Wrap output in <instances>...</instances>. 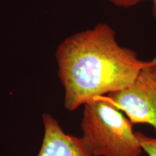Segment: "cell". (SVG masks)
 <instances>
[{"label":"cell","mask_w":156,"mask_h":156,"mask_svg":"<svg viewBox=\"0 0 156 156\" xmlns=\"http://www.w3.org/2000/svg\"><path fill=\"white\" fill-rule=\"evenodd\" d=\"M106 96L132 124H148L156 132V58L142 68L132 85Z\"/></svg>","instance_id":"3"},{"label":"cell","mask_w":156,"mask_h":156,"mask_svg":"<svg viewBox=\"0 0 156 156\" xmlns=\"http://www.w3.org/2000/svg\"><path fill=\"white\" fill-rule=\"evenodd\" d=\"M106 1L112 3L113 5H116L117 7L128 8V7H132L139 5L143 2L151 1V0H106Z\"/></svg>","instance_id":"6"},{"label":"cell","mask_w":156,"mask_h":156,"mask_svg":"<svg viewBox=\"0 0 156 156\" xmlns=\"http://www.w3.org/2000/svg\"><path fill=\"white\" fill-rule=\"evenodd\" d=\"M42 119L44 134L37 156H93L81 137L65 133L51 115L44 114Z\"/></svg>","instance_id":"4"},{"label":"cell","mask_w":156,"mask_h":156,"mask_svg":"<svg viewBox=\"0 0 156 156\" xmlns=\"http://www.w3.org/2000/svg\"><path fill=\"white\" fill-rule=\"evenodd\" d=\"M81 139L93 156H141L133 124L106 95L84 104Z\"/></svg>","instance_id":"2"},{"label":"cell","mask_w":156,"mask_h":156,"mask_svg":"<svg viewBox=\"0 0 156 156\" xmlns=\"http://www.w3.org/2000/svg\"><path fill=\"white\" fill-rule=\"evenodd\" d=\"M56 58L64 106L70 112L129 87L150 62L121 46L114 29L102 23L64 39L56 48Z\"/></svg>","instance_id":"1"},{"label":"cell","mask_w":156,"mask_h":156,"mask_svg":"<svg viewBox=\"0 0 156 156\" xmlns=\"http://www.w3.org/2000/svg\"><path fill=\"white\" fill-rule=\"evenodd\" d=\"M153 2V8H152V13H153V17L156 21V0H151Z\"/></svg>","instance_id":"7"},{"label":"cell","mask_w":156,"mask_h":156,"mask_svg":"<svg viewBox=\"0 0 156 156\" xmlns=\"http://www.w3.org/2000/svg\"><path fill=\"white\" fill-rule=\"evenodd\" d=\"M136 134L142 151L148 156H156V138L145 135L140 132H136Z\"/></svg>","instance_id":"5"}]
</instances>
